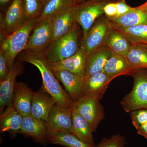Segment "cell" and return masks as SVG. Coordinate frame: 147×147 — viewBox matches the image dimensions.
<instances>
[{
	"label": "cell",
	"instance_id": "1",
	"mask_svg": "<svg viewBox=\"0 0 147 147\" xmlns=\"http://www.w3.org/2000/svg\"><path fill=\"white\" fill-rule=\"evenodd\" d=\"M20 60L31 64L39 70L42 77V86L54 98L57 104L66 108L73 107L74 102L61 86L42 53L26 51L21 56Z\"/></svg>",
	"mask_w": 147,
	"mask_h": 147
},
{
	"label": "cell",
	"instance_id": "2",
	"mask_svg": "<svg viewBox=\"0 0 147 147\" xmlns=\"http://www.w3.org/2000/svg\"><path fill=\"white\" fill-rule=\"evenodd\" d=\"M77 24L72 30L53 40L41 53L48 63H56L75 55L81 47V29Z\"/></svg>",
	"mask_w": 147,
	"mask_h": 147
},
{
	"label": "cell",
	"instance_id": "3",
	"mask_svg": "<svg viewBox=\"0 0 147 147\" xmlns=\"http://www.w3.org/2000/svg\"><path fill=\"white\" fill-rule=\"evenodd\" d=\"M39 17L28 20L21 28L1 40V50L7 58L9 68L13 64L16 56L24 50L31 32Z\"/></svg>",
	"mask_w": 147,
	"mask_h": 147
},
{
	"label": "cell",
	"instance_id": "4",
	"mask_svg": "<svg viewBox=\"0 0 147 147\" xmlns=\"http://www.w3.org/2000/svg\"><path fill=\"white\" fill-rule=\"evenodd\" d=\"M131 76L134 80L133 88L120 102L123 110L127 113L147 109V69H137Z\"/></svg>",
	"mask_w": 147,
	"mask_h": 147
},
{
	"label": "cell",
	"instance_id": "5",
	"mask_svg": "<svg viewBox=\"0 0 147 147\" xmlns=\"http://www.w3.org/2000/svg\"><path fill=\"white\" fill-rule=\"evenodd\" d=\"M110 0H88L75 5V16L77 24L82 29L83 37L98 18L104 14V8Z\"/></svg>",
	"mask_w": 147,
	"mask_h": 147
},
{
	"label": "cell",
	"instance_id": "6",
	"mask_svg": "<svg viewBox=\"0 0 147 147\" xmlns=\"http://www.w3.org/2000/svg\"><path fill=\"white\" fill-rule=\"evenodd\" d=\"M53 40L52 17L39 19L32 31L24 50L42 53Z\"/></svg>",
	"mask_w": 147,
	"mask_h": 147
},
{
	"label": "cell",
	"instance_id": "7",
	"mask_svg": "<svg viewBox=\"0 0 147 147\" xmlns=\"http://www.w3.org/2000/svg\"><path fill=\"white\" fill-rule=\"evenodd\" d=\"M99 100L96 98L84 95L74 102L73 105L82 117L90 124L94 132L96 131L105 117L104 107Z\"/></svg>",
	"mask_w": 147,
	"mask_h": 147
},
{
	"label": "cell",
	"instance_id": "8",
	"mask_svg": "<svg viewBox=\"0 0 147 147\" xmlns=\"http://www.w3.org/2000/svg\"><path fill=\"white\" fill-rule=\"evenodd\" d=\"M27 21L23 0H13L5 13H1V40L21 28Z\"/></svg>",
	"mask_w": 147,
	"mask_h": 147
},
{
	"label": "cell",
	"instance_id": "9",
	"mask_svg": "<svg viewBox=\"0 0 147 147\" xmlns=\"http://www.w3.org/2000/svg\"><path fill=\"white\" fill-rule=\"evenodd\" d=\"M112 28L110 21L105 15L95 21L86 35L82 39L81 47L86 51L87 55L104 45L105 38Z\"/></svg>",
	"mask_w": 147,
	"mask_h": 147
},
{
	"label": "cell",
	"instance_id": "10",
	"mask_svg": "<svg viewBox=\"0 0 147 147\" xmlns=\"http://www.w3.org/2000/svg\"><path fill=\"white\" fill-rule=\"evenodd\" d=\"M72 108L57 104L53 107L45 122L47 134L59 132L73 134Z\"/></svg>",
	"mask_w": 147,
	"mask_h": 147
},
{
	"label": "cell",
	"instance_id": "11",
	"mask_svg": "<svg viewBox=\"0 0 147 147\" xmlns=\"http://www.w3.org/2000/svg\"><path fill=\"white\" fill-rule=\"evenodd\" d=\"M87 54L81 47L75 55L65 59L56 63H48L53 71H67L84 77L85 79L86 64Z\"/></svg>",
	"mask_w": 147,
	"mask_h": 147
},
{
	"label": "cell",
	"instance_id": "12",
	"mask_svg": "<svg viewBox=\"0 0 147 147\" xmlns=\"http://www.w3.org/2000/svg\"><path fill=\"white\" fill-rule=\"evenodd\" d=\"M21 64H13L9 68L8 75L5 79L0 81V112L3 113L5 108L13 104L14 87L16 77L21 73Z\"/></svg>",
	"mask_w": 147,
	"mask_h": 147
},
{
	"label": "cell",
	"instance_id": "13",
	"mask_svg": "<svg viewBox=\"0 0 147 147\" xmlns=\"http://www.w3.org/2000/svg\"><path fill=\"white\" fill-rule=\"evenodd\" d=\"M56 104L54 98L42 86L34 93L30 115L34 118L45 123L50 111Z\"/></svg>",
	"mask_w": 147,
	"mask_h": 147
},
{
	"label": "cell",
	"instance_id": "14",
	"mask_svg": "<svg viewBox=\"0 0 147 147\" xmlns=\"http://www.w3.org/2000/svg\"><path fill=\"white\" fill-rule=\"evenodd\" d=\"M75 5L52 16L53 40L67 34L73 30L76 24Z\"/></svg>",
	"mask_w": 147,
	"mask_h": 147
},
{
	"label": "cell",
	"instance_id": "15",
	"mask_svg": "<svg viewBox=\"0 0 147 147\" xmlns=\"http://www.w3.org/2000/svg\"><path fill=\"white\" fill-rule=\"evenodd\" d=\"M53 72L56 78L63 85L74 102H76L84 96L85 79L84 77L64 70Z\"/></svg>",
	"mask_w": 147,
	"mask_h": 147
},
{
	"label": "cell",
	"instance_id": "16",
	"mask_svg": "<svg viewBox=\"0 0 147 147\" xmlns=\"http://www.w3.org/2000/svg\"><path fill=\"white\" fill-rule=\"evenodd\" d=\"M113 80L102 71L87 77L85 79L84 84V96L96 98L100 100Z\"/></svg>",
	"mask_w": 147,
	"mask_h": 147
},
{
	"label": "cell",
	"instance_id": "17",
	"mask_svg": "<svg viewBox=\"0 0 147 147\" xmlns=\"http://www.w3.org/2000/svg\"><path fill=\"white\" fill-rule=\"evenodd\" d=\"M113 54L104 44L87 55L85 79L94 74L102 72L105 64Z\"/></svg>",
	"mask_w": 147,
	"mask_h": 147
},
{
	"label": "cell",
	"instance_id": "18",
	"mask_svg": "<svg viewBox=\"0 0 147 147\" xmlns=\"http://www.w3.org/2000/svg\"><path fill=\"white\" fill-rule=\"evenodd\" d=\"M34 93L26 84L16 82L12 105L23 117L30 115Z\"/></svg>",
	"mask_w": 147,
	"mask_h": 147
},
{
	"label": "cell",
	"instance_id": "19",
	"mask_svg": "<svg viewBox=\"0 0 147 147\" xmlns=\"http://www.w3.org/2000/svg\"><path fill=\"white\" fill-rule=\"evenodd\" d=\"M19 133L31 137L42 144L45 145L48 141L45 123L34 118L31 115L23 117Z\"/></svg>",
	"mask_w": 147,
	"mask_h": 147
},
{
	"label": "cell",
	"instance_id": "20",
	"mask_svg": "<svg viewBox=\"0 0 147 147\" xmlns=\"http://www.w3.org/2000/svg\"><path fill=\"white\" fill-rule=\"evenodd\" d=\"M137 69L125 57L113 53L105 64L102 72L114 79L122 75L131 76Z\"/></svg>",
	"mask_w": 147,
	"mask_h": 147
},
{
	"label": "cell",
	"instance_id": "21",
	"mask_svg": "<svg viewBox=\"0 0 147 147\" xmlns=\"http://www.w3.org/2000/svg\"><path fill=\"white\" fill-rule=\"evenodd\" d=\"M23 119V116L16 110L13 105L7 107L0 116L1 133H19Z\"/></svg>",
	"mask_w": 147,
	"mask_h": 147
},
{
	"label": "cell",
	"instance_id": "22",
	"mask_svg": "<svg viewBox=\"0 0 147 147\" xmlns=\"http://www.w3.org/2000/svg\"><path fill=\"white\" fill-rule=\"evenodd\" d=\"M72 110L73 134L88 144L96 146L91 126L74 107H72Z\"/></svg>",
	"mask_w": 147,
	"mask_h": 147
},
{
	"label": "cell",
	"instance_id": "23",
	"mask_svg": "<svg viewBox=\"0 0 147 147\" xmlns=\"http://www.w3.org/2000/svg\"><path fill=\"white\" fill-rule=\"evenodd\" d=\"M104 44L113 54L125 57L131 43L124 36L112 27L105 38Z\"/></svg>",
	"mask_w": 147,
	"mask_h": 147
},
{
	"label": "cell",
	"instance_id": "24",
	"mask_svg": "<svg viewBox=\"0 0 147 147\" xmlns=\"http://www.w3.org/2000/svg\"><path fill=\"white\" fill-rule=\"evenodd\" d=\"M113 26L128 27L147 24V11L134 7L132 10L113 20H109Z\"/></svg>",
	"mask_w": 147,
	"mask_h": 147
},
{
	"label": "cell",
	"instance_id": "25",
	"mask_svg": "<svg viewBox=\"0 0 147 147\" xmlns=\"http://www.w3.org/2000/svg\"><path fill=\"white\" fill-rule=\"evenodd\" d=\"M112 27L124 36L131 44H147V24L128 27Z\"/></svg>",
	"mask_w": 147,
	"mask_h": 147
},
{
	"label": "cell",
	"instance_id": "26",
	"mask_svg": "<svg viewBox=\"0 0 147 147\" xmlns=\"http://www.w3.org/2000/svg\"><path fill=\"white\" fill-rule=\"evenodd\" d=\"M47 141L53 144L66 147H96L86 144L69 132H59L47 134Z\"/></svg>",
	"mask_w": 147,
	"mask_h": 147
},
{
	"label": "cell",
	"instance_id": "27",
	"mask_svg": "<svg viewBox=\"0 0 147 147\" xmlns=\"http://www.w3.org/2000/svg\"><path fill=\"white\" fill-rule=\"evenodd\" d=\"M125 58L137 69H147V44H131Z\"/></svg>",
	"mask_w": 147,
	"mask_h": 147
},
{
	"label": "cell",
	"instance_id": "28",
	"mask_svg": "<svg viewBox=\"0 0 147 147\" xmlns=\"http://www.w3.org/2000/svg\"><path fill=\"white\" fill-rule=\"evenodd\" d=\"M75 5L73 0H45L39 19L52 17Z\"/></svg>",
	"mask_w": 147,
	"mask_h": 147
},
{
	"label": "cell",
	"instance_id": "29",
	"mask_svg": "<svg viewBox=\"0 0 147 147\" xmlns=\"http://www.w3.org/2000/svg\"><path fill=\"white\" fill-rule=\"evenodd\" d=\"M44 3V0H23L24 12L27 21L40 17Z\"/></svg>",
	"mask_w": 147,
	"mask_h": 147
},
{
	"label": "cell",
	"instance_id": "30",
	"mask_svg": "<svg viewBox=\"0 0 147 147\" xmlns=\"http://www.w3.org/2000/svg\"><path fill=\"white\" fill-rule=\"evenodd\" d=\"M126 144L125 138L119 134L113 135L110 138H104L96 147H125Z\"/></svg>",
	"mask_w": 147,
	"mask_h": 147
},
{
	"label": "cell",
	"instance_id": "31",
	"mask_svg": "<svg viewBox=\"0 0 147 147\" xmlns=\"http://www.w3.org/2000/svg\"><path fill=\"white\" fill-rule=\"evenodd\" d=\"M131 123L135 129L147 122V109H141L129 113Z\"/></svg>",
	"mask_w": 147,
	"mask_h": 147
},
{
	"label": "cell",
	"instance_id": "32",
	"mask_svg": "<svg viewBox=\"0 0 147 147\" xmlns=\"http://www.w3.org/2000/svg\"><path fill=\"white\" fill-rule=\"evenodd\" d=\"M104 14L109 20H113L117 18L116 2L111 1L108 3L104 8Z\"/></svg>",
	"mask_w": 147,
	"mask_h": 147
},
{
	"label": "cell",
	"instance_id": "33",
	"mask_svg": "<svg viewBox=\"0 0 147 147\" xmlns=\"http://www.w3.org/2000/svg\"><path fill=\"white\" fill-rule=\"evenodd\" d=\"M9 71L7 58L2 51L0 50V81L5 79L8 75Z\"/></svg>",
	"mask_w": 147,
	"mask_h": 147
},
{
	"label": "cell",
	"instance_id": "34",
	"mask_svg": "<svg viewBox=\"0 0 147 147\" xmlns=\"http://www.w3.org/2000/svg\"><path fill=\"white\" fill-rule=\"evenodd\" d=\"M116 2L117 11V15L116 18L122 16L134 9V7L128 5L125 0H118Z\"/></svg>",
	"mask_w": 147,
	"mask_h": 147
},
{
	"label": "cell",
	"instance_id": "35",
	"mask_svg": "<svg viewBox=\"0 0 147 147\" xmlns=\"http://www.w3.org/2000/svg\"><path fill=\"white\" fill-rule=\"evenodd\" d=\"M136 130L139 135L147 139V122L136 129Z\"/></svg>",
	"mask_w": 147,
	"mask_h": 147
},
{
	"label": "cell",
	"instance_id": "36",
	"mask_svg": "<svg viewBox=\"0 0 147 147\" xmlns=\"http://www.w3.org/2000/svg\"><path fill=\"white\" fill-rule=\"evenodd\" d=\"M13 0H0L1 7H4L10 4V5Z\"/></svg>",
	"mask_w": 147,
	"mask_h": 147
},
{
	"label": "cell",
	"instance_id": "37",
	"mask_svg": "<svg viewBox=\"0 0 147 147\" xmlns=\"http://www.w3.org/2000/svg\"><path fill=\"white\" fill-rule=\"evenodd\" d=\"M137 8L140 10L145 11H147V1L142 5H139V6L137 7Z\"/></svg>",
	"mask_w": 147,
	"mask_h": 147
},
{
	"label": "cell",
	"instance_id": "38",
	"mask_svg": "<svg viewBox=\"0 0 147 147\" xmlns=\"http://www.w3.org/2000/svg\"><path fill=\"white\" fill-rule=\"evenodd\" d=\"M74 1V2L76 4H77L80 3H82L83 2H84L86 1H88V0H73Z\"/></svg>",
	"mask_w": 147,
	"mask_h": 147
},
{
	"label": "cell",
	"instance_id": "39",
	"mask_svg": "<svg viewBox=\"0 0 147 147\" xmlns=\"http://www.w3.org/2000/svg\"><path fill=\"white\" fill-rule=\"evenodd\" d=\"M44 1H45V0H44Z\"/></svg>",
	"mask_w": 147,
	"mask_h": 147
}]
</instances>
